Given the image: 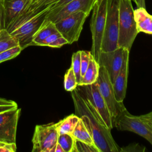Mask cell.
I'll use <instances>...</instances> for the list:
<instances>
[{
	"instance_id": "obj_1",
	"label": "cell",
	"mask_w": 152,
	"mask_h": 152,
	"mask_svg": "<svg viewBox=\"0 0 152 152\" xmlns=\"http://www.w3.org/2000/svg\"><path fill=\"white\" fill-rule=\"evenodd\" d=\"M71 92L75 114L82 119L99 152H120L121 148L114 140L111 131L102 124L87 100L77 88Z\"/></svg>"
},
{
	"instance_id": "obj_2",
	"label": "cell",
	"mask_w": 152,
	"mask_h": 152,
	"mask_svg": "<svg viewBox=\"0 0 152 152\" xmlns=\"http://www.w3.org/2000/svg\"><path fill=\"white\" fill-rule=\"evenodd\" d=\"M131 0H119V37L118 48L128 49L139 33L134 20Z\"/></svg>"
},
{
	"instance_id": "obj_3",
	"label": "cell",
	"mask_w": 152,
	"mask_h": 152,
	"mask_svg": "<svg viewBox=\"0 0 152 152\" xmlns=\"http://www.w3.org/2000/svg\"><path fill=\"white\" fill-rule=\"evenodd\" d=\"M119 0H107L105 26L101 52L112 51L118 48Z\"/></svg>"
},
{
	"instance_id": "obj_4",
	"label": "cell",
	"mask_w": 152,
	"mask_h": 152,
	"mask_svg": "<svg viewBox=\"0 0 152 152\" xmlns=\"http://www.w3.org/2000/svg\"><path fill=\"white\" fill-rule=\"evenodd\" d=\"M107 2V0H102L100 3L94 2L90 23L92 39L91 52L97 62L101 52L102 40L106 18Z\"/></svg>"
},
{
	"instance_id": "obj_5",
	"label": "cell",
	"mask_w": 152,
	"mask_h": 152,
	"mask_svg": "<svg viewBox=\"0 0 152 152\" xmlns=\"http://www.w3.org/2000/svg\"><path fill=\"white\" fill-rule=\"evenodd\" d=\"M77 88L92 107L102 124L111 131L113 125L110 113L96 83L90 85L77 86Z\"/></svg>"
},
{
	"instance_id": "obj_6",
	"label": "cell",
	"mask_w": 152,
	"mask_h": 152,
	"mask_svg": "<svg viewBox=\"0 0 152 152\" xmlns=\"http://www.w3.org/2000/svg\"><path fill=\"white\" fill-rule=\"evenodd\" d=\"M48 10L49 6H46L42 11L24 21L10 33L17 39L22 49L33 45V37L45 20Z\"/></svg>"
},
{
	"instance_id": "obj_7",
	"label": "cell",
	"mask_w": 152,
	"mask_h": 152,
	"mask_svg": "<svg viewBox=\"0 0 152 152\" xmlns=\"http://www.w3.org/2000/svg\"><path fill=\"white\" fill-rule=\"evenodd\" d=\"M96 84L110 113L114 127L116 118L126 107L123 102H118L116 100L113 84L107 70L104 66H100L99 74Z\"/></svg>"
},
{
	"instance_id": "obj_8",
	"label": "cell",
	"mask_w": 152,
	"mask_h": 152,
	"mask_svg": "<svg viewBox=\"0 0 152 152\" xmlns=\"http://www.w3.org/2000/svg\"><path fill=\"white\" fill-rule=\"evenodd\" d=\"M114 126L119 131L134 132L147 140L152 145V127L142 120L139 116L131 114L126 109L117 116Z\"/></svg>"
},
{
	"instance_id": "obj_9",
	"label": "cell",
	"mask_w": 152,
	"mask_h": 152,
	"mask_svg": "<svg viewBox=\"0 0 152 152\" xmlns=\"http://www.w3.org/2000/svg\"><path fill=\"white\" fill-rule=\"evenodd\" d=\"M58 135L55 123L37 125L32 138V151L53 152Z\"/></svg>"
},
{
	"instance_id": "obj_10",
	"label": "cell",
	"mask_w": 152,
	"mask_h": 152,
	"mask_svg": "<svg viewBox=\"0 0 152 152\" xmlns=\"http://www.w3.org/2000/svg\"><path fill=\"white\" fill-rule=\"evenodd\" d=\"M89 14L80 11L71 14L55 23L58 31L71 45L78 40L83 25Z\"/></svg>"
},
{
	"instance_id": "obj_11",
	"label": "cell",
	"mask_w": 152,
	"mask_h": 152,
	"mask_svg": "<svg viewBox=\"0 0 152 152\" xmlns=\"http://www.w3.org/2000/svg\"><path fill=\"white\" fill-rule=\"evenodd\" d=\"M21 109L17 107L0 112V142L15 143Z\"/></svg>"
},
{
	"instance_id": "obj_12",
	"label": "cell",
	"mask_w": 152,
	"mask_h": 152,
	"mask_svg": "<svg viewBox=\"0 0 152 152\" xmlns=\"http://www.w3.org/2000/svg\"><path fill=\"white\" fill-rule=\"evenodd\" d=\"M96 0H73L55 12L48 13L46 20L56 23L74 13L83 11L90 14Z\"/></svg>"
},
{
	"instance_id": "obj_13",
	"label": "cell",
	"mask_w": 152,
	"mask_h": 152,
	"mask_svg": "<svg viewBox=\"0 0 152 152\" xmlns=\"http://www.w3.org/2000/svg\"><path fill=\"white\" fill-rule=\"evenodd\" d=\"M124 48L117 49L109 52H101L98 63L107 70L112 84L116 78L121 69L123 61Z\"/></svg>"
},
{
	"instance_id": "obj_14",
	"label": "cell",
	"mask_w": 152,
	"mask_h": 152,
	"mask_svg": "<svg viewBox=\"0 0 152 152\" xmlns=\"http://www.w3.org/2000/svg\"><path fill=\"white\" fill-rule=\"evenodd\" d=\"M4 14V28L9 26L31 5L32 0H2Z\"/></svg>"
},
{
	"instance_id": "obj_15",
	"label": "cell",
	"mask_w": 152,
	"mask_h": 152,
	"mask_svg": "<svg viewBox=\"0 0 152 152\" xmlns=\"http://www.w3.org/2000/svg\"><path fill=\"white\" fill-rule=\"evenodd\" d=\"M129 52L128 49L124 48L122 64L117 77L113 83L115 97L118 102H123L126 96Z\"/></svg>"
},
{
	"instance_id": "obj_16",
	"label": "cell",
	"mask_w": 152,
	"mask_h": 152,
	"mask_svg": "<svg viewBox=\"0 0 152 152\" xmlns=\"http://www.w3.org/2000/svg\"><path fill=\"white\" fill-rule=\"evenodd\" d=\"M134 15L138 32L152 35V15L145 8L140 7L134 10Z\"/></svg>"
},
{
	"instance_id": "obj_17",
	"label": "cell",
	"mask_w": 152,
	"mask_h": 152,
	"mask_svg": "<svg viewBox=\"0 0 152 152\" xmlns=\"http://www.w3.org/2000/svg\"><path fill=\"white\" fill-rule=\"evenodd\" d=\"M58 31L55 23L46 20L44 21L40 27L39 28L36 33L33 37L32 40L33 45L42 46L43 41L50 34L53 33Z\"/></svg>"
},
{
	"instance_id": "obj_18",
	"label": "cell",
	"mask_w": 152,
	"mask_h": 152,
	"mask_svg": "<svg viewBox=\"0 0 152 152\" xmlns=\"http://www.w3.org/2000/svg\"><path fill=\"white\" fill-rule=\"evenodd\" d=\"M100 65L93 56H91L88 66L78 86L90 85L96 83L99 74Z\"/></svg>"
},
{
	"instance_id": "obj_19",
	"label": "cell",
	"mask_w": 152,
	"mask_h": 152,
	"mask_svg": "<svg viewBox=\"0 0 152 152\" xmlns=\"http://www.w3.org/2000/svg\"><path fill=\"white\" fill-rule=\"evenodd\" d=\"M80 119V117L75 114H71L59 122L55 123L56 128L59 134H69L72 132Z\"/></svg>"
},
{
	"instance_id": "obj_20",
	"label": "cell",
	"mask_w": 152,
	"mask_h": 152,
	"mask_svg": "<svg viewBox=\"0 0 152 152\" xmlns=\"http://www.w3.org/2000/svg\"><path fill=\"white\" fill-rule=\"evenodd\" d=\"M72 135L77 140L95 145L90 133L86 127L82 119L80 118L72 132Z\"/></svg>"
},
{
	"instance_id": "obj_21",
	"label": "cell",
	"mask_w": 152,
	"mask_h": 152,
	"mask_svg": "<svg viewBox=\"0 0 152 152\" xmlns=\"http://www.w3.org/2000/svg\"><path fill=\"white\" fill-rule=\"evenodd\" d=\"M19 46L18 40L7 29L0 30V52Z\"/></svg>"
},
{
	"instance_id": "obj_22",
	"label": "cell",
	"mask_w": 152,
	"mask_h": 152,
	"mask_svg": "<svg viewBox=\"0 0 152 152\" xmlns=\"http://www.w3.org/2000/svg\"><path fill=\"white\" fill-rule=\"evenodd\" d=\"M75 139L72 134H59L58 143H59L64 152H73Z\"/></svg>"
},
{
	"instance_id": "obj_23",
	"label": "cell",
	"mask_w": 152,
	"mask_h": 152,
	"mask_svg": "<svg viewBox=\"0 0 152 152\" xmlns=\"http://www.w3.org/2000/svg\"><path fill=\"white\" fill-rule=\"evenodd\" d=\"M78 86V83L71 66L66 71L64 75V87L66 91H72Z\"/></svg>"
},
{
	"instance_id": "obj_24",
	"label": "cell",
	"mask_w": 152,
	"mask_h": 152,
	"mask_svg": "<svg viewBox=\"0 0 152 152\" xmlns=\"http://www.w3.org/2000/svg\"><path fill=\"white\" fill-rule=\"evenodd\" d=\"M71 68L75 74L78 86L81 82V53L80 50L74 52L72 55L71 58Z\"/></svg>"
},
{
	"instance_id": "obj_25",
	"label": "cell",
	"mask_w": 152,
	"mask_h": 152,
	"mask_svg": "<svg viewBox=\"0 0 152 152\" xmlns=\"http://www.w3.org/2000/svg\"><path fill=\"white\" fill-rule=\"evenodd\" d=\"M73 152H99L96 145L75 140Z\"/></svg>"
},
{
	"instance_id": "obj_26",
	"label": "cell",
	"mask_w": 152,
	"mask_h": 152,
	"mask_svg": "<svg viewBox=\"0 0 152 152\" xmlns=\"http://www.w3.org/2000/svg\"><path fill=\"white\" fill-rule=\"evenodd\" d=\"M22 50L21 47L18 46L9 50L0 52V63L15 58L21 53Z\"/></svg>"
},
{
	"instance_id": "obj_27",
	"label": "cell",
	"mask_w": 152,
	"mask_h": 152,
	"mask_svg": "<svg viewBox=\"0 0 152 152\" xmlns=\"http://www.w3.org/2000/svg\"><path fill=\"white\" fill-rule=\"evenodd\" d=\"M81 53V78L86 71L88 66L91 56H92L91 51L80 50Z\"/></svg>"
},
{
	"instance_id": "obj_28",
	"label": "cell",
	"mask_w": 152,
	"mask_h": 152,
	"mask_svg": "<svg viewBox=\"0 0 152 152\" xmlns=\"http://www.w3.org/2000/svg\"><path fill=\"white\" fill-rule=\"evenodd\" d=\"M145 150V147L139 143H132L129 144L126 147L121 148L120 152H144Z\"/></svg>"
},
{
	"instance_id": "obj_29",
	"label": "cell",
	"mask_w": 152,
	"mask_h": 152,
	"mask_svg": "<svg viewBox=\"0 0 152 152\" xmlns=\"http://www.w3.org/2000/svg\"><path fill=\"white\" fill-rule=\"evenodd\" d=\"M73 0H58L54 4L49 5V10L48 13H53L57 12L63 7H64L67 4L69 3Z\"/></svg>"
},
{
	"instance_id": "obj_30",
	"label": "cell",
	"mask_w": 152,
	"mask_h": 152,
	"mask_svg": "<svg viewBox=\"0 0 152 152\" xmlns=\"http://www.w3.org/2000/svg\"><path fill=\"white\" fill-rule=\"evenodd\" d=\"M16 150V143H4L0 147V152H15Z\"/></svg>"
},
{
	"instance_id": "obj_31",
	"label": "cell",
	"mask_w": 152,
	"mask_h": 152,
	"mask_svg": "<svg viewBox=\"0 0 152 152\" xmlns=\"http://www.w3.org/2000/svg\"><path fill=\"white\" fill-rule=\"evenodd\" d=\"M139 116L142 120L147 122L149 125L152 127V111L147 114L140 115Z\"/></svg>"
},
{
	"instance_id": "obj_32",
	"label": "cell",
	"mask_w": 152,
	"mask_h": 152,
	"mask_svg": "<svg viewBox=\"0 0 152 152\" xmlns=\"http://www.w3.org/2000/svg\"><path fill=\"white\" fill-rule=\"evenodd\" d=\"M58 0H42L41 2H40L37 5H36V6H31L33 7H46V6H49L52 4H54L55 2H56V1H58Z\"/></svg>"
},
{
	"instance_id": "obj_33",
	"label": "cell",
	"mask_w": 152,
	"mask_h": 152,
	"mask_svg": "<svg viewBox=\"0 0 152 152\" xmlns=\"http://www.w3.org/2000/svg\"><path fill=\"white\" fill-rule=\"evenodd\" d=\"M4 28V14L2 0H0V30Z\"/></svg>"
},
{
	"instance_id": "obj_34",
	"label": "cell",
	"mask_w": 152,
	"mask_h": 152,
	"mask_svg": "<svg viewBox=\"0 0 152 152\" xmlns=\"http://www.w3.org/2000/svg\"><path fill=\"white\" fill-rule=\"evenodd\" d=\"M18 105L17 103L13 104H6V105H0V112L12 109L14 107H17Z\"/></svg>"
},
{
	"instance_id": "obj_35",
	"label": "cell",
	"mask_w": 152,
	"mask_h": 152,
	"mask_svg": "<svg viewBox=\"0 0 152 152\" xmlns=\"http://www.w3.org/2000/svg\"><path fill=\"white\" fill-rule=\"evenodd\" d=\"M17 103L15 102L12 100H8L0 97V105H6V104H13Z\"/></svg>"
},
{
	"instance_id": "obj_36",
	"label": "cell",
	"mask_w": 152,
	"mask_h": 152,
	"mask_svg": "<svg viewBox=\"0 0 152 152\" xmlns=\"http://www.w3.org/2000/svg\"><path fill=\"white\" fill-rule=\"evenodd\" d=\"M132 1H134L138 8L140 7H143V8H145V0H131Z\"/></svg>"
},
{
	"instance_id": "obj_37",
	"label": "cell",
	"mask_w": 152,
	"mask_h": 152,
	"mask_svg": "<svg viewBox=\"0 0 152 152\" xmlns=\"http://www.w3.org/2000/svg\"><path fill=\"white\" fill-rule=\"evenodd\" d=\"M53 152H64L63 148H62V147L61 146V145L57 142L56 145L55 147Z\"/></svg>"
},
{
	"instance_id": "obj_38",
	"label": "cell",
	"mask_w": 152,
	"mask_h": 152,
	"mask_svg": "<svg viewBox=\"0 0 152 152\" xmlns=\"http://www.w3.org/2000/svg\"><path fill=\"white\" fill-rule=\"evenodd\" d=\"M42 1V0H33L32 3H31V5L32 6H36V5H37Z\"/></svg>"
},
{
	"instance_id": "obj_39",
	"label": "cell",
	"mask_w": 152,
	"mask_h": 152,
	"mask_svg": "<svg viewBox=\"0 0 152 152\" xmlns=\"http://www.w3.org/2000/svg\"><path fill=\"white\" fill-rule=\"evenodd\" d=\"M102 0H96L95 2H97V3H100Z\"/></svg>"
},
{
	"instance_id": "obj_40",
	"label": "cell",
	"mask_w": 152,
	"mask_h": 152,
	"mask_svg": "<svg viewBox=\"0 0 152 152\" xmlns=\"http://www.w3.org/2000/svg\"><path fill=\"white\" fill-rule=\"evenodd\" d=\"M4 144V142H0V147H1V146H2Z\"/></svg>"
},
{
	"instance_id": "obj_41",
	"label": "cell",
	"mask_w": 152,
	"mask_h": 152,
	"mask_svg": "<svg viewBox=\"0 0 152 152\" xmlns=\"http://www.w3.org/2000/svg\"><path fill=\"white\" fill-rule=\"evenodd\" d=\"M32 1H33V0H32Z\"/></svg>"
}]
</instances>
